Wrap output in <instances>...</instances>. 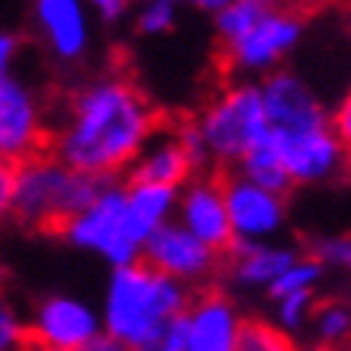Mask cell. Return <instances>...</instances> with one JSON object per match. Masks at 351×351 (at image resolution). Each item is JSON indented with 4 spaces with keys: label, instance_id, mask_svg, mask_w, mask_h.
Masks as SVG:
<instances>
[{
    "label": "cell",
    "instance_id": "cell-1",
    "mask_svg": "<svg viewBox=\"0 0 351 351\" xmlns=\"http://www.w3.org/2000/svg\"><path fill=\"white\" fill-rule=\"evenodd\" d=\"M158 126L161 113L142 87L110 75L75 94L62 129L55 132L52 155L75 171L117 178Z\"/></svg>",
    "mask_w": 351,
    "mask_h": 351
},
{
    "label": "cell",
    "instance_id": "cell-2",
    "mask_svg": "<svg viewBox=\"0 0 351 351\" xmlns=\"http://www.w3.org/2000/svg\"><path fill=\"white\" fill-rule=\"evenodd\" d=\"M191 300L187 284L161 274L145 261L113 267L100 326L117 348L158 351L161 332Z\"/></svg>",
    "mask_w": 351,
    "mask_h": 351
},
{
    "label": "cell",
    "instance_id": "cell-3",
    "mask_svg": "<svg viewBox=\"0 0 351 351\" xmlns=\"http://www.w3.org/2000/svg\"><path fill=\"white\" fill-rule=\"evenodd\" d=\"M110 178L87 174L62 165L55 155H32L16 165V187H13V210L26 229L58 232L77 210L94 200Z\"/></svg>",
    "mask_w": 351,
    "mask_h": 351
},
{
    "label": "cell",
    "instance_id": "cell-4",
    "mask_svg": "<svg viewBox=\"0 0 351 351\" xmlns=\"http://www.w3.org/2000/svg\"><path fill=\"white\" fill-rule=\"evenodd\" d=\"M193 123L210 161L232 168L242 158V152L267 132L261 90L258 84H229L203 107V113Z\"/></svg>",
    "mask_w": 351,
    "mask_h": 351
},
{
    "label": "cell",
    "instance_id": "cell-5",
    "mask_svg": "<svg viewBox=\"0 0 351 351\" xmlns=\"http://www.w3.org/2000/svg\"><path fill=\"white\" fill-rule=\"evenodd\" d=\"M123 203H126V187L110 178L94 200L58 229V235H64L77 248L104 255L113 267L138 261V245L123 232Z\"/></svg>",
    "mask_w": 351,
    "mask_h": 351
},
{
    "label": "cell",
    "instance_id": "cell-6",
    "mask_svg": "<svg viewBox=\"0 0 351 351\" xmlns=\"http://www.w3.org/2000/svg\"><path fill=\"white\" fill-rule=\"evenodd\" d=\"M26 326V341L49 351H97V348H117L104 335L100 313L75 297H45L32 309V319Z\"/></svg>",
    "mask_w": 351,
    "mask_h": 351
},
{
    "label": "cell",
    "instance_id": "cell-7",
    "mask_svg": "<svg viewBox=\"0 0 351 351\" xmlns=\"http://www.w3.org/2000/svg\"><path fill=\"white\" fill-rule=\"evenodd\" d=\"M300 36H303V13L284 10L277 3L242 36L223 43V58L239 75H267L293 52Z\"/></svg>",
    "mask_w": 351,
    "mask_h": 351
},
{
    "label": "cell",
    "instance_id": "cell-8",
    "mask_svg": "<svg viewBox=\"0 0 351 351\" xmlns=\"http://www.w3.org/2000/svg\"><path fill=\"white\" fill-rule=\"evenodd\" d=\"M267 136L280 155L290 184L309 187V184H329L341 178L348 161V138H341L332 123L313 129H287V132L267 129Z\"/></svg>",
    "mask_w": 351,
    "mask_h": 351
},
{
    "label": "cell",
    "instance_id": "cell-9",
    "mask_svg": "<svg viewBox=\"0 0 351 351\" xmlns=\"http://www.w3.org/2000/svg\"><path fill=\"white\" fill-rule=\"evenodd\" d=\"M49 149L43 104L23 77L0 71V158L20 161Z\"/></svg>",
    "mask_w": 351,
    "mask_h": 351
},
{
    "label": "cell",
    "instance_id": "cell-10",
    "mask_svg": "<svg viewBox=\"0 0 351 351\" xmlns=\"http://www.w3.org/2000/svg\"><path fill=\"white\" fill-rule=\"evenodd\" d=\"M138 261H145L155 271L181 280L187 287L210 280L219 271V252H213L191 229H184L181 223H171V219H165L145 235Z\"/></svg>",
    "mask_w": 351,
    "mask_h": 351
},
{
    "label": "cell",
    "instance_id": "cell-11",
    "mask_svg": "<svg viewBox=\"0 0 351 351\" xmlns=\"http://www.w3.org/2000/svg\"><path fill=\"white\" fill-rule=\"evenodd\" d=\"M219 181H223V200L226 213H229V226H232V239L265 242V239L280 232V226L287 219L284 193L258 187L235 171L219 174Z\"/></svg>",
    "mask_w": 351,
    "mask_h": 351
},
{
    "label": "cell",
    "instance_id": "cell-12",
    "mask_svg": "<svg viewBox=\"0 0 351 351\" xmlns=\"http://www.w3.org/2000/svg\"><path fill=\"white\" fill-rule=\"evenodd\" d=\"M258 90H261V104H265L267 129H274V132L313 129L332 123V113L322 107V100L293 71H280V68L267 71V77L258 84Z\"/></svg>",
    "mask_w": 351,
    "mask_h": 351
},
{
    "label": "cell",
    "instance_id": "cell-13",
    "mask_svg": "<svg viewBox=\"0 0 351 351\" xmlns=\"http://www.w3.org/2000/svg\"><path fill=\"white\" fill-rule=\"evenodd\" d=\"M181 187L184 191H178V206H174L181 226L191 229V232L197 235L200 242L210 245L213 252L226 255V248L232 245V226H229V213H226L219 174L191 178V181H184Z\"/></svg>",
    "mask_w": 351,
    "mask_h": 351
},
{
    "label": "cell",
    "instance_id": "cell-14",
    "mask_svg": "<svg viewBox=\"0 0 351 351\" xmlns=\"http://www.w3.org/2000/svg\"><path fill=\"white\" fill-rule=\"evenodd\" d=\"M187 326H191V351H235L239 335V309L223 290H203L187 300Z\"/></svg>",
    "mask_w": 351,
    "mask_h": 351
},
{
    "label": "cell",
    "instance_id": "cell-15",
    "mask_svg": "<svg viewBox=\"0 0 351 351\" xmlns=\"http://www.w3.org/2000/svg\"><path fill=\"white\" fill-rule=\"evenodd\" d=\"M32 16L58 62H77L90 45V26L81 0H32Z\"/></svg>",
    "mask_w": 351,
    "mask_h": 351
},
{
    "label": "cell",
    "instance_id": "cell-16",
    "mask_svg": "<svg viewBox=\"0 0 351 351\" xmlns=\"http://www.w3.org/2000/svg\"><path fill=\"white\" fill-rule=\"evenodd\" d=\"M129 181H158V184H174L181 187L184 181H191L197 168H193L191 155L184 149L178 129L171 126L165 129V119L161 126L145 138V145L138 149V155L129 165Z\"/></svg>",
    "mask_w": 351,
    "mask_h": 351
},
{
    "label": "cell",
    "instance_id": "cell-17",
    "mask_svg": "<svg viewBox=\"0 0 351 351\" xmlns=\"http://www.w3.org/2000/svg\"><path fill=\"white\" fill-rule=\"evenodd\" d=\"M178 191L174 184H158V181H129L126 184V203H123V232L126 239L138 245L142 252V242L145 235L161 226L165 219L174 216V206H178Z\"/></svg>",
    "mask_w": 351,
    "mask_h": 351
},
{
    "label": "cell",
    "instance_id": "cell-18",
    "mask_svg": "<svg viewBox=\"0 0 351 351\" xmlns=\"http://www.w3.org/2000/svg\"><path fill=\"white\" fill-rule=\"evenodd\" d=\"M226 255L232 258L235 284H242V287H267L297 258V252L293 248H280V245H267V242L232 239V245L226 248Z\"/></svg>",
    "mask_w": 351,
    "mask_h": 351
},
{
    "label": "cell",
    "instance_id": "cell-19",
    "mask_svg": "<svg viewBox=\"0 0 351 351\" xmlns=\"http://www.w3.org/2000/svg\"><path fill=\"white\" fill-rule=\"evenodd\" d=\"M232 168H235V174H242L245 181L258 184V187H267V191H274V193H287L293 187L267 132L242 152V158L235 161Z\"/></svg>",
    "mask_w": 351,
    "mask_h": 351
},
{
    "label": "cell",
    "instance_id": "cell-20",
    "mask_svg": "<svg viewBox=\"0 0 351 351\" xmlns=\"http://www.w3.org/2000/svg\"><path fill=\"white\" fill-rule=\"evenodd\" d=\"M280 0H226L223 7L213 13L216 16V36H219V45L242 36L255 20H261L271 7H277Z\"/></svg>",
    "mask_w": 351,
    "mask_h": 351
},
{
    "label": "cell",
    "instance_id": "cell-21",
    "mask_svg": "<svg viewBox=\"0 0 351 351\" xmlns=\"http://www.w3.org/2000/svg\"><path fill=\"white\" fill-rule=\"evenodd\" d=\"M309 322H313V332H316V339H319L322 345H341L351 332L348 303H339V300H332V303H316Z\"/></svg>",
    "mask_w": 351,
    "mask_h": 351
},
{
    "label": "cell",
    "instance_id": "cell-22",
    "mask_svg": "<svg viewBox=\"0 0 351 351\" xmlns=\"http://www.w3.org/2000/svg\"><path fill=\"white\" fill-rule=\"evenodd\" d=\"M322 277V265L316 261V258H293L280 274L267 284V293L271 297H280V293H290V290H316V284H319Z\"/></svg>",
    "mask_w": 351,
    "mask_h": 351
},
{
    "label": "cell",
    "instance_id": "cell-23",
    "mask_svg": "<svg viewBox=\"0 0 351 351\" xmlns=\"http://www.w3.org/2000/svg\"><path fill=\"white\" fill-rule=\"evenodd\" d=\"M277 300V319L287 332H300L309 326L313 306H316V290H290L280 293Z\"/></svg>",
    "mask_w": 351,
    "mask_h": 351
},
{
    "label": "cell",
    "instance_id": "cell-24",
    "mask_svg": "<svg viewBox=\"0 0 351 351\" xmlns=\"http://www.w3.org/2000/svg\"><path fill=\"white\" fill-rule=\"evenodd\" d=\"M235 348L239 351H280L287 348V335L277 332L274 326L258 319L239 322V335H235Z\"/></svg>",
    "mask_w": 351,
    "mask_h": 351
},
{
    "label": "cell",
    "instance_id": "cell-25",
    "mask_svg": "<svg viewBox=\"0 0 351 351\" xmlns=\"http://www.w3.org/2000/svg\"><path fill=\"white\" fill-rule=\"evenodd\" d=\"M174 23H178V7L168 0H152V3H142L136 16V29L142 36H165L174 29Z\"/></svg>",
    "mask_w": 351,
    "mask_h": 351
},
{
    "label": "cell",
    "instance_id": "cell-26",
    "mask_svg": "<svg viewBox=\"0 0 351 351\" xmlns=\"http://www.w3.org/2000/svg\"><path fill=\"white\" fill-rule=\"evenodd\" d=\"M26 341V326L23 319L16 316L13 303L3 293H0V351H10V348H20Z\"/></svg>",
    "mask_w": 351,
    "mask_h": 351
},
{
    "label": "cell",
    "instance_id": "cell-27",
    "mask_svg": "<svg viewBox=\"0 0 351 351\" xmlns=\"http://www.w3.org/2000/svg\"><path fill=\"white\" fill-rule=\"evenodd\" d=\"M313 258L319 261L322 267H348L351 261V242L345 235H326L319 242L313 245Z\"/></svg>",
    "mask_w": 351,
    "mask_h": 351
},
{
    "label": "cell",
    "instance_id": "cell-28",
    "mask_svg": "<svg viewBox=\"0 0 351 351\" xmlns=\"http://www.w3.org/2000/svg\"><path fill=\"white\" fill-rule=\"evenodd\" d=\"M13 187H16V165L0 158V219H7L13 210Z\"/></svg>",
    "mask_w": 351,
    "mask_h": 351
},
{
    "label": "cell",
    "instance_id": "cell-29",
    "mask_svg": "<svg viewBox=\"0 0 351 351\" xmlns=\"http://www.w3.org/2000/svg\"><path fill=\"white\" fill-rule=\"evenodd\" d=\"M16 49H20L16 36H10V32H0V71H10L13 58H16Z\"/></svg>",
    "mask_w": 351,
    "mask_h": 351
},
{
    "label": "cell",
    "instance_id": "cell-30",
    "mask_svg": "<svg viewBox=\"0 0 351 351\" xmlns=\"http://www.w3.org/2000/svg\"><path fill=\"white\" fill-rule=\"evenodd\" d=\"M97 7V13L104 16V20H117V16H123V10H126V0H90Z\"/></svg>",
    "mask_w": 351,
    "mask_h": 351
},
{
    "label": "cell",
    "instance_id": "cell-31",
    "mask_svg": "<svg viewBox=\"0 0 351 351\" xmlns=\"http://www.w3.org/2000/svg\"><path fill=\"white\" fill-rule=\"evenodd\" d=\"M187 3H191L193 10H200V13H216L226 0H187Z\"/></svg>",
    "mask_w": 351,
    "mask_h": 351
},
{
    "label": "cell",
    "instance_id": "cell-32",
    "mask_svg": "<svg viewBox=\"0 0 351 351\" xmlns=\"http://www.w3.org/2000/svg\"><path fill=\"white\" fill-rule=\"evenodd\" d=\"M287 3H297V7L309 10V7H322V3H329V0H287Z\"/></svg>",
    "mask_w": 351,
    "mask_h": 351
},
{
    "label": "cell",
    "instance_id": "cell-33",
    "mask_svg": "<svg viewBox=\"0 0 351 351\" xmlns=\"http://www.w3.org/2000/svg\"><path fill=\"white\" fill-rule=\"evenodd\" d=\"M126 3H152V0H126ZM168 3H178V0H168Z\"/></svg>",
    "mask_w": 351,
    "mask_h": 351
},
{
    "label": "cell",
    "instance_id": "cell-34",
    "mask_svg": "<svg viewBox=\"0 0 351 351\" xmlns=\"http://www.w3.org/2000/svg\"><path fill=\"white\" fill-rule=\"evenodd\" d=\"M3 277H7V271H3V265H0V284H3Z\"/></svg>",
    "mask_w": 351,
    "mask_h": 351
}]
</instances>
